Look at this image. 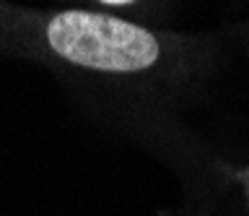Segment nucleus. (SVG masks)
<instances>
[{
	"mask_svg": "<svg viewBox=\"0 0 249 216\" xmlns=\"http://www.w3.org/2000/svg\"><path fill=\"white\" fill-rule=\"evenodd\" d=\"M104 3H114V5H120V3H132V0H104Z\"/></svg>",
	"mask_w": 249,
	"mask_h": 216,
	"instance_id": "obj_2",
	"label": "nucleus"
},
{
	"mask_svg": "<svg viewBox=\"0 0 249 216\" xmlns=\"http://www.w3.org/2000/svg\"><path fill=\"white\" fill-rule=\"evenodd\" d=\"M47 39L60 58L96 71H143L159 58V42L151 32L99 13H60L47 26Z\"/></svg>",
	"mask_w": 249,
	"mask_h": 216,
	"instance_id": "obj_1",
	"label": "nucleus"
}]
</instances>
